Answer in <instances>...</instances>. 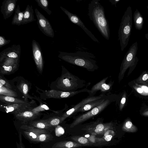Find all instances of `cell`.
Segmentation results:
<instances>
[{"instance_id": "7c38bea8", "label": "cell", "mask_w": 148, "mask_h": 148, "mask_svg": "<svg viewBox=\"0 0 148 148\" xmlns=\"http://www.w3.org/2000/svg\"><path fill=\"white\" fill-rule=\"evenodd\" d=\"M33 57L37 69L42 73L44 68V60L42 51L38 42L33 40L32 43Z\"/></svg>"}, {"instance_id": "cb8c5ba5", "label": "cell", "mask_w": 148, "mask_h": 148, "mask_svg": "<svg viewBox=\"0 0 148 148\" xmlns=\"http://www.w3.org/2000/svg\"><path fill=\"white\" fill-rule=\"evenodd\" d=\"M133 19L136 29L141 30L143 28L144 19L142 15L137 9H136L134 13Z\"/></svg>"}, {"instance_id": "ac0fdd59", "label": "cell", "mask_w": 148, "mask_h": 148, "mask_svg": "<svg viewBox=\"0 0 148 148\" xmlns=\"http://www.w3.org/2000/svg\"><path fill=\"white\" fill-rule=\"evenodd\" d=\"M33 108L29 107L20 110L14 114L17 119L23 122L33 121L39 116L32 110Z\"/></svg>"}, {"instance_id": "30bf717a", "label": "cell", "mask_w": 148, "mask_h": 148, "mask_svg": "<svg viewBox=\"0 0 148 148\" xmlns=\"http://www.w3.org/2000/svg\"><path fill=\"white\" fill-rule=\"evenodd\" d=\"M12 87L16 88L23 95L27 101V99H32L33 97L29 94L30 84L28 82L21 77H16L10 82Z\"/></svg>"}, {"instance_id": "d6986e66", "label": "cell", "mask_w": 148, "mask_h": 148, "mask_svg": "<svg viewBox=\"0 0 148 148\" xmlns=\"http://www.w3.org/2000/svg\"><path fill=\"white\" fill-rule=\"evenodd\" d=\"M18 0H4L1 6V11L4 19L6 20L12 14L16 9Z\"/></svg>"}, {"instance_id": "83f0119b", "label": "cell", "mask_w": 148, "mask_h": 148, "mask_svg": "<svg viewBox=\"0 0 148 148\" xmlns=\"http://www.w3.org/2000/svg\"><path fill=\"white\" fill-rule=\"evenodd\" d=\"M0 95L15 97L18 96L16 91L5 86L0 83Z\"/></svg>"}, {"instance_id": "e0dca14e", "label": "cell", "mask_w": 148, "mask_h": 148, "mask_svg": "<svg viewBox=\"0 0 148 148\" xmlns=\"http://www.w3.org/2000/svg\"><path fill=\"white\" fill-rule=\"evenodd\" d=\"M128 84L132 91L136 96L148 100V87L146 86L138 84L134 80L129 82Z\"/></svg>"}, {"instance_id": "ee69618b", "label": "cell", "mask_w": 148, "mask_h": 148, "mask_svg": "<svg viewBox=\"0 0 148 148\" xmlns=\"http://www.w3.org/2000/svg\"><path fill=\"white\" fill-rule=\"evenodd\" d=\"M147 8L148 10V6H147Z\"/></svg>"}, {"instance_id": "52a82bcc", "label": "cell", "mask_w": 148, "mask_h": 148, "mask_svg": "<svg viewBox=\"0 0 148 148\" xmlns=\"http://www.w3.org/2000/svg\"><path fill=\"white\" fill-rule=\"evenodd\" d=\"M119 96L116 95L108 96L104 101L99 106L88 112L77 117L71 124L70 127H73L80 123L94 117L103 110L111 103L117 100Z\"/></svg>"}, {"instance_id": "4316f807", "label": "cell", "mask_w": 148, "mask_h": 148, "mask_svg": "<svg viewBox=\"0 0 148 148\" xmlns=\"http://www.w3.org/2000/svg\"><path fill=\"white\" fill-rule=\"evenodd\" d=\"M29 125L34 127L43 129L51 128V126L47 122L46 119L32 121L29 122Z\"/></svg>"}, {"instance_id": "7bdbcfd3", "label": "cell", "mask_w": 148, "mask_h": 148, "mask_svg": "<svg viewBox=\"0 0 148 148\" xmlns=\"http://www.w3.org/2000/svg\"><path fill=\"white\" fill-rule=\"evenodd\" d=\"M145 37L148 40V33L146 34L145 35Z\"/></svg>"}, {"instance_id": "8fae6325", "label": "cell", "mask_w": 148, "mask_h": 148, "mask_svg": "<svg viewBox=\"0 0 148 148\" xmlns=\"http://www.w3.org/2000/svg\"><path fill=\"white\" fill-rule=\"evenodd\" d=\"M105 95L104 94H102L98 96L88 97L76 104L73 106L72 107L66 111L61 116V123L67 118L76 113L77 111L84 105L91 101L100 99Z\"/></svg>"}, {"instance_id": "60d3db41", "label": "cell", "mask_w": 148, "mask_h": 148, "mask_svg": "<svg viewBox=\"0 0 148 148\" xmlns=\"http://www.w3.org/2000/svg\"><path fill=\"white\" fill-rule=\"evenodd\" d=\"M107 133L108 134H106V135H105L104 137V139L106 141H109L111 140L112 136V135L109 134L108 132Z\"/></svg>"}, {"instance_id": "44dd1931", "label": "cell", "mask_w": 148, "mask_h": 148, "mask_svg": "<svg viewBox=\"0 0 148 148\" xmlns=\"http://www.w3.org/2000/svg\"><path fill=\"white\" fill-rule=\"evenodd\" d=\"M108 96L105 95L102 98L100 99L93 101L88 103L79 108L77 111L76 113L89 111L99 106L104 101Z\"/></svg>"}, {"instance_id": "74e56055", "label": "cell", "mask_w": 148, "mask_h": 148, "mask_svg": "<svg viewBox=\"0 0 148 148\" xmlns=\"http://www.w3.org/2000/svg\"><path fill=\"white\" fill-rule=\"evenodd\" d=\"M140 114L143 116H148V107H143L140 110Z\"/></svg>"}, {"instance_id": "ba28073f", "label": "cell", "mask_w": 148, "mask_h": 148, "mask_svg": "<svg viewBox=\"0 0 148 148\" xmlns=\"http://www.w3.org/2000/svg\"><path fill=\"white\" fill-rule=\"evenodd\" d=\"M38 89L41 91H38L40 98L43 99L48 98L61 99L69 98L81 92H88L90 90L86 88L73 92H64L54 89L45 91Z\"/></svg>"}, {"instance_id": "1f68e13d", "label": "cell", "mask_w": 148, "mask_h": 148, "mask_svg": "<svg viewBox=\"0 0 148 148\" xmlns=\"http://www.w3.org/2000/svg\"><path fill=\"white\" fill-rule=\"evenodd\" d=\"M49 110V107L46 105L42 104L38 107L32 108V111L38 116H39L40 112Z\"/></svg>"}, {"instance_id": "d590c367", "label": "cell", "mask_w": 148, "mask_h": 148, "mask_svg": "<svg viewBox=\"0 0 148 148\" xmlns=\"http://www.w3.org/2000/svg\"><path fill=\"white\" fill-rule=\"evenodd\" d=\"M77 141L79 143L82 144H87L88 143V139L86 138L83 137H80L78 138L74 139Z\"/></svg>"}, {"instance_id": "f35d334b", "label": "cell", "mask_w": 148, "mask_h": 148, "mask_svg": "<svg viewBox=\"0 0 148 148\" xmlns=\"http://www.w3.org/2000/svg\"><path fill=\"white\" fill-rule=\"evenodd\" d=\"M21 133L19 134V142L18 143L16 142V146L17 148H25L24 144L22 142V137Z\"/></svg>"}, {"instance_id": "b9f144b4", "label": "cell", "mask_w": 148, "mask_h": 148, "mask_svg": "<svg viewBox=\"0 0 148 148\" xmlns=\"http://www.w3.org/2000/svg\"><path fill=\"white\" fill-rule=\"evenodd\" d=\"M120 0H110V2L113 5H115L116 7V4L119 2Z\"/></svg>"}, {"instance_id": "484cf974", "label": "cell", "mask_w": 148, "mask_h": 148, "mask_svg": "<svg viewBox=\"0 0 148 148\" xmlns=\"http://www.w3.org/2000/svg\"><path fill=\"white\" fill-rule=\"evenodd\" d=\"M82 146L81 144L71 141H63L57 142L52 146L53 148H72Z\"/></svg>"}, {"instance_id": "f1b7e54d", "label": "cell", "mask_w": 148, "mask_h": 148, "mask_svg": "<svg viewBox=\"0 0 148 148\" xmlns=\"http://www.w3.org/2000/svg\"><path fill=\"white\" fill-rule=\"evenodd\" d=\"M37 3L38 5L44 10L47 14L50 15L52 14L51 11L48 8L49 2L47 0H35Z\"/></svg>"}, {"instance_id": "8992f818", "label": "cell", "mask_w": 148, "mask_h": 148, "mask_svg": "<svg viewBox=\"0 0 148 148\" xmlns=\"http://www.w3.org/2000/svg\"><path fill=\"white\" fill-rule=\"evenodd\" d=\"M138 49V43L136 41L130 46L125 54L120 68L118 77L119 82L123 79L127 69H129L127 75V76H129L136 67L139 61V59L136 56Z\"/></svg>"}, {"instance_id": "ffe728a7", "label": "cell", "mask_w": 148, "mask_h": 148, "mask_svg": "<svg viewBox=\"0 0 148 148\" xmlns=\"http://www.w3.org/2000/svg\"><path fill=\"white\" fill-rule=\"evenodd\" d=\"M31 104L21 103L5 104L1 105L0 108L7 113L14 114L15 113L23 109L31 107Z\"/></svg>"}, {"instance_id": "6da1fadb", "label": "cell", "mask_w": 148, "mask_h": 148, "mask_svg": "<svg viewBox=\"0 0 148 148\" xmlns=\"http://www.w3.org/2000/svg\"><path fill=\"white\" fill-rule=\"evenodd\" d=\"M58 57L70 64L86 69L93 72L98 69L95 56L87 52L77 51L73 53L59 51Z\"/></svg>"}, {"instance_id": "5bb4252c", "label": "cell", "mask_w": 148, "mask_h": 148, "mask_svg": "<svg viewBox=\"0 0 148 148\" xmlns=\"http://www.w3.org/2000/svg\"><path fill=\"white\" fill-rule=\"evenodd\" d=\"M20 128L26 137L30 141L35 142H37L40 134L47 132L46 130L36 128L30 125H23Z\"/></svg>"}, {"instance_id": "e575fe53", "label": "cell", "mask_w": 148, "mask_h": 148, "mask_svg": "<svg viewBox=\"0 0 148 148\" xmlns=\"http://www.w3.org/2000/svg\"><path fill=\"white\" fill-rule=\"evenodd\" d=\"M11 42L10 40H7L3 36H0V48L8 44Z\"/></svg>"}, {"instance_id": "d6a6232c", "label": "cell", "mask_w": 148, "mask_h": 148, "mask_svg": "<svg viewBox=\"0 0 148 148\" xmlns=\"http://www.w3.org/2000/svg\"><path fill=\"white\" fill-rule=\"evenodd\" d=\"M119 104V109L120 111H122L124 107L126 100L127 93L125 91L122 94Z\"/></svg>"}, {"instance_id": "3957f363", "label": "cell", "mask_w": 148, "mask_h": 148, "mask_svg": "<svg viewBox=\"0 0 148 148\" xmlns=\"http://www.w3.org/2000/svg\"><path fill=\"white\" fill-rule=\"evenodd\" d=\"M88 13L90 19L102 36L109 40L110 29L108 22L106 19L103 7L99 0H92L88 4Z\"/></svg>"}, {"instance_id": "603a6c76", "label": "cell", "mask_w": 148, "mask_h": 148, "mask_svg": "<svg viewBox=\"0 0 148 148\" xmlns=\"http://www.w3.org/2000/svg\"><path fill=\"white\" fill-rule=\"evenodd\" d=\"M1 101L5 104L21 103L31 104L27 101L23 100L15 97L0 95Z\"/></svg>"}, {"instance_id": "9c48e42d", "label": "cell", "mask_w": 148, "mask_h": 148, "mask_svg": "<svg viewBox=\"0 0 148 148\" xmlns=\"http://www.w3.org/2000/svg\"><path fill=\"white\" fill-rule=\"evenodd\" d=\"M35 12L37 19L39 28L46 36L53 38L54 33L52 27L48 20L36 8Z\"/></svg>"}, {"instance_id": "ab89813d", "label": "cell", "mask_w": 148, "mask_h": 148, "mask_svg": "<svg viewBox=\"0 0 148 148\" xmlns=\"http://www.w3.org/2000/svg\"><path fill=\"white\" fill-rule=\"evenodd\" d=\"M133 126L132 122L129 120H127L124 124V127L127 129L131 128Z\"/></svg>"}, {"instance_id": "8d00e7d4", "label": "cell", "mask_w": 148, "mask_h": 148, "mask_svg": "<svg viewBox=\"0 0 148 148\" xmlns=\"http://www.w3.org/2000/svg\"><path fill=\"white\" fill-rule=\"evenodd\" d=\"M64 132L63 128L60 126H58L56 130V135L60 136L63 134Z\"/></svg>"}, {"instance_id": "7402d4cb", "label": "cell", "mask_w": 148, "mask_h": 148, "mask_svg": "<svg viewBox=\"0 0 148 148\" xmlns=\"http://www.w3.org/2000/svg\"><path fill=\"white\" fill-rule=\"evenodd\" d=\"M34 12L32 6L27 5L24 10L22 25L27 24L36 20L34 18Z\"/></svg>"}, {"instance_id": "d4e9b609", "label": "cell", "mask_w": 148, "mask_h": 148, "mask_svg": "<svg viewBox=\"0 0 148 148\" xmlns=\"http://www.w3.org/2000/svg\"><path fill=\"white\" fill-rule=\"evenodd\" d=\"M14 14L12 18L11 24L20 26L22 25L23 19L24 11L20 10L19 5H17L14 11Z\"/></svg>"}, {"instance_id": "5b68a950", "label": "cell", "mask_w": 148, "mask_h": 148, "mask_svg": "<svg viewBox=\"0 0 148 148\" xmlns=\"http://www.w3.org/2000/svg\"><path fill=\"white\" fill-rule=\"evenodd\" d=\"M132 26V12L131 7L128 6L123 15L118 31V40L121 51L128 45Z\"/></svg>"}, {"instance_id": "9a60e30c", "label": "cell", "mask_w": 148, "mask_h": 148, "mask_svg": "<svg viewBox=\"0 0 148 148\" xmlns=\"http://www.w3.org/2000/svg\"><path fill=\"white\" fill-rule=\"evenodd\" d=\"M112 126V124L111 123H104L98 120L86 126L84 130L92 134H102L111 128Z\"/></svg>"}, {"instance_id": "277c9868", "label": "cell", "mask_w": 148, "mask_h": 148, "mask_svg": "<svg viewBox=\"0 0 148 148\" xmlns=\"http://www.w3.org/2000/svg\"><path fill=\"white\" fill-rule=\"evenodd\" d=\"M61 76L52 84L53 89L64 92H73L88 86L90 83H87L84 80L72 74L64 66H62Z\"/></svg>"}, {"instance_id": "2e32d148", "label": "cell", "mask_w": 148, "mask_h": 148, "mask_svg": "<svg viewBox=\"0 0 148 148\" xmlns=\"http://www.w3.org/2000/svg\"><path fill=\"white\" fill-rule=\"evenodd\" d=\"M108 78V77H105L93 86L88 92L89 95L88 97L93 96L96 92L99 90H100L102 92H110L112 89L114 82H112L111 80L108 84H106V81Z\"/></svg>"}, {"instance_id": "4dcf8cb0", "label": "cell", "mask_w": 148, "mask_h": 148, "mask_svg": "<svg viewBox=\"0 0 148 148\" xmlns=\"http://www.w3.org/2000/svg\"><path fill=\"white\" fill-rule=\"evenodd\" d=\"M47 122L52 127L58 125L61 123V116H54L46 119Z\"/></svg>"}, {"instance_id": "836d02e7", "label": "cell", "mask_w": 148, "mask_h": 148, "mask_svg": "<svg viewBox=\"0 0 148 148\" xmlns=\"http://www.w3.org/2000/svg\"><path fill=\"white\" fill-rule=\"evenodd\" d=\"M0 83L5 86L13 90V88L9 82L5 78L1 76H0Z\"/></svg>"}, {"instance_id": "f546056e", "label": "cell", "mask_w": 148, "mask_h": 148, "mask_svg": "<svg viewBox=\"0 0 148 148\" xmlns=\"http://www.w3.org/2000/svg\"><path fill=\"white\" fill-rule=\"evenodd\" d=\"M52 138V135L46 132L39 135L37 139V142H47L51 140Z\"/></svg>"}, {"instance_id": "7a4b0ae2", "label": "cell", "mask_w": 148, "mask_h": 148, "mask_svg": "<svg viewBox=\"0 0 148 148\" xmlns=\"http://www.w3.org/2000/svg\"><path fill=\"white\" fill-rule=\"evenodd\" d=\"M21 54L20 45L13 44L0 53V72L2 75L13 73L18 69Z\"/></svg>"}, {"instance_id": "4fadbf2b", "label": "cell", "mask_w": 148, "mask_h": 148, "mask_svg": "<svg viewBox=\"0 0 148 148\" xmlns=\"http://www.w3.org/2000/svg\"><path fill=\"white\" fill-rule=\"evenodd\" d=\"M61 10L67 15L69 19L73 23L81 28L86 34L95 42L99 43V41L92 32L85 26L80 18L76 14H73L62 6L60 7Z\"/></svg>"}]
</instances>
